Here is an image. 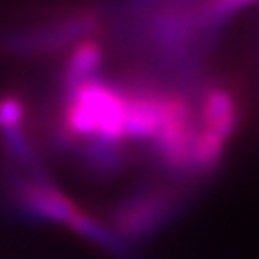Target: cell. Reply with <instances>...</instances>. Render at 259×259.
<instances>
[{
	"label": "cell",
	"instance_id": "cell-3",
	"mask_svg": "<svg viewBox=\"0 0 259 259\" xmlns=\"http://www.w3.org/2000/svg\"><path fill=\"white\" fill-rule=\"evenodd\" d=\"M174 210L176 196L169 190H145L118 204V208L112 214L110 231L118 237V241L139 239L149 235L159 225H163Z\"/></svg>",
	"mask_w": 259,
	"mask_h": 259
},
{
	"label": "cell",
	"instance_id": "cell-1",
	"mask_svg": "<svg viewBox=\"0 0 259 259\" xmlns=\"http://www.w3.org/2000/svg\"><path fill=\"white\" fill-rule=\"evenodd\" d=\"M124 90L96 78L63 94L59 128L78 143L98 141L118 147L124 143Z\"/></svg>",
	"mask_w": 259,
	"mask_h": 259
},
{
	"label": "cell",
	"instance_id": "cell-5",
	"mask_svg": "<svg viewBox=\"0 0 259 259\" xmlns=\"http://www.w3.org/2000/svg\"><path fill=\"white\" fill-rule=\"evenodd\" d=\"M102 59H104V49L100 43H96L92 39L76 43L70 49V55L61 68L63 94L90 82V80H96V74L102 66Z\"/></svg>",
	"mask_w": 259,
	"mask_h": 259
},
{
	"label": "cell",
	"instance_id": "cell-2",
	"mask_svg": "<svg viewBox=\"0 0 259 259\" xmlns=\"http://www.w3.org/2000/svg\"><path fill=\"white\" fill-rule=\"evenodd\" d=\"M196 120L198 131L192 149L190 171L204 174L221 161L231 137L237 131L239 108L235 96L223 86L208 88L200 100V114Z\"/></svg>",
	"mask_w": 259,
	"mask_h": 259
},
{
	"label": "cell",
	"instance_id": "cell-6",
	"mask_svg": "<svg viewBox=\"0 0 259 259\" xmlns=\"http://www.w3.org/2000/svg\"><path fill=\"white\" fill-rule=\"evenodd\" d=\"M25 102L17 96H3L0 98V133L17 131V128H25Z\"/></svg>",
	"mask_w": 259,
	"mask_h": 259
},
{
	"label": "cell",
	"instance_id": "cell-4",
	"mask_svg": "<svg viewBox=\"0 0 259 259\" xmlns=\"http://www.w3.org/2000/svg\"><path fill=\"white\" fill-rule=\"evenodd\" d=\"M92 31H94V17H72L68 21L39 27L33 31L0 33V51L19 53V55L53 51L86 41V37Z\"/></svg>",
	"mask_w": 259,
	"mask_h": 259
}]
</instances>
